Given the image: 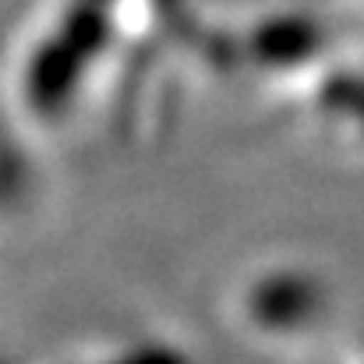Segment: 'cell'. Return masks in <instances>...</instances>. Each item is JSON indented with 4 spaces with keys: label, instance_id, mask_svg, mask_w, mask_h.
I'll list each match as a JSON object with an SVG mask.
<instances>
[{
    "label": "cell",
    "instance_id": "obj_1",
    "mask_svg": "<svg viewBox=\"0 0 364 364\" xmlns=\"http://www.w3.org/2000/svg\"><path fill=\"white\" fill-rule=\"evenodd\" d=\"M234 311L258 336L297 340L326 326L333 315V290L322 272L279 258L244 276Z\"/></svg>",
    "mask_w": 364,
    "mask_h": 364
}]
</instances>
